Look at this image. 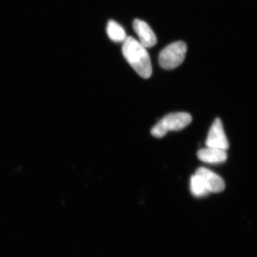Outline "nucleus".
<instances>
[{"instance_id":"1","label":"nucleus","mask_w":257,"mask_h":257,"mask_svg":"<svg viewBox=\"0 0 257 257\" xmlns=\"http://www.w3.org/2000/svg\"><path fill=\"white\" fill-rule=\"evenodd\" d=\"M122 53L128 63L140 77L145 79L151 77L152 66L150 55L140 42L133 37H126L123 44Z\"/></svg>"},{"instance_id":"2","label":"nucleus","mask_w":257,"mask_h":257,"mask_svg":"<svg viewBox=\"0 0 257 257\" xmlns=\"http://www.w3.org/2000/svg\"><path fill=\"white\" fill-rule=\"evenodd\" d=\"M192 117L188 113L176 112L169 114L161 119L152 127V136L157 138L165 137L169 132L180 131L192 122Z\"/></svg>"},{"instance_id":"3","label":"nucleus","mask_w":257,"mask_h":257,"mask_svg":"<svg viewBox=\"0 0 257 257\" xmlns=\"http://www.w3.org/2000/svg\"><path fill=\"white\" fill-rule=\"evenodd\" d=\"M187 44L176 42L166 47L159 55L161 67L165 69H173L182 64L187 53Z\"/></svg>"},{"instance_id":"4","label":"nucleus","mask_w":257,"mask_h":257,"mask_svg":"<svg viewBox=\"0 0 257 257\" xmlns=\"http://www.w3.org/2000/svg\"><path fill=\"white\" fill-rule=\"evenodd\" d=\"M206 145L207 147L220 149L226 151L229 148V142L225 135L224 127L220 119H216L211 125L206 140Z\"/></svg>"},{"instance_id":"5","label":"nucleus","mask_w":257,"mask_h":257,"mask_svg":"<svg viewBox=\"0 0 257 257\" xmlns=\"http://www.w3.org/2000/svg\"><path fill=\"white\" fill-rule=\"evenodd\" d=\"M195 174L199 175L204 181L206 187L209 193H219L224 190V181L212 171L204 168V167H200L196 171Z\"/></svg>"},{"instance_id":"6","label":"nucleus","mask_w":257,"mask_h":257,"mask_svg":"<svg viewBox=\"0 0 257 257\" xmlns=\"http://www.w3.org/2000/svg\"><path fill=\"white\" fill-rule=\"evenodd\" d=\"M133 28L140 39L139 42L145 48H151L156 45L157 43L156 35L145 22L137 19L133 22Z\"/></svg>"},{"instance_id":"7","label":"nucleus","mask_w":257,"mask_h":257,"mask_svg":"<svg viewBox=\"0 0 257 257\" xmlns=\"http://www.w3.org/2000/svg\"><path fill=\"white\" fill-rule=\"evenodd\" d=\"M197 157L202 162L206 163L219 164L227 160V153L226 150L207 147L199 150Z\"/></svg>"},{"instance_id":"8","label":"nucleus","mask_w":257,"mask_h":257,"mask_svg":"<svg viewBox=\"0 0 257 257\" xmlns=\"http://www.w3.org/2000/svg\"><path fill=\"white\" fill-rule=\"evenodd\" d=\"M106 32L109 38L115 42H124L127 37L122 27L114 20H110L108 23Z\"/></svg>"},{"instance_id":"9","label":"nucleus","mask_w":257,"mask_h":257,"mask_svg":"<svg viewBox=\"0 0 257 257\" xmlns=\"http://www.w3.org/2000/svg\"><path fill=\"white\" fill-rule=\"evenodd\" d=\"M190 190L193 195L197 197H205L209 194L204 181L197 174L191 177Z\"/></svg>"}]
</instances>
